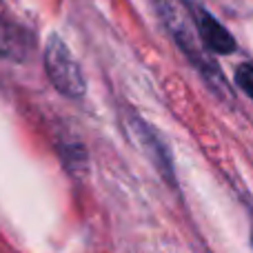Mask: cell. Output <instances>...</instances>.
Returning a JSON list of instances; mask_svg holds the SVG:
<instances>
[{"instance_id": "cell-1", "label": "cell", "mask_w": 253, "mask_h": 253, "mask_svg": "<svg viewBox=\"0 0 253 253\" xmlns=\"http://www.w3.org/2000/svg\"><path fill=\"white\" fill-rule=\"evenodd\" d=\"M153 7H156L162 25L171 34L173 42L198 69V74L211 87V91L218 93V98H229V84L220 74L215 60L202 47L200 36L196 31V22H193L191 7H189L187 0H153Z\"/></svg>"}, {"instance_id": "cell-2", "label": "cell", "mask_w": 253, "mask_h": 253, "mask_svg": "<svg viewBox=\"0 0 253 253\" xmlns=\"http://www.w3.org/2000/svg\"><path fill=\"white\" fill-rule=\"evenodd\" d=\"M44 71L47 78L62 96L67 98H83L87 91V83H84L83 69H80L78 60L74 58L71 49L58 34H51L44 44Z\"/></svg>"}, {"instance_id": "cell-3", "label": "cell", "mask_w": 253, "mask_h": 253, "mask_svg": "<svg viewBox=\"0 0 253 253\" xmlns=\"http://www.w3.org/2000/svg\"><path fill=\"white\" fill-rule=\"evenodd\" d=\"M126 129H129L131 138L133 142L138 144V149L153 162L156 171L165 178V182L169 184H175V173H173V162H171V156H169V149H167L165 140L158 135V131L153 129L149 123H144L140 116L135 114H129L126 118Z\"/></svg>"}, {"instance_id": "cell-4", "label": "cell", "mask_w": 253, "mask_h": 253, "mask_svg": "<svg viewBox=\"0 0 253 253\" xmlns=\"http://www.w3.org/2000/svg\"><path fill=\"white\" fill-rule=\"evenodd\" d=\"M191 7V13H193V22H196V31L200 36V42L207 51H213V53H233L238 49L236 44V38L229 34L227 27H222L205 7L200 4H193L189 2Z\"/></svg>"}, {"instance_id": "cell-5", "label": "cell", "mask_w": 253, "mask_h": 253, "mask_svg": "<svg viewBox=\"0 0 253 253\" xmlns=\"http://www.w3.org/2000/svg\"><path fill=\"white\" fill-rule=\"evenodd\" d=\"M36 49V38L27 27L0 16V58L16 62L29 60Z\"/></svg>"}, {"instance_id": "cell-6", "label": "cell", "mask_w": 253, "mask_h": 253, "mask_svg": "<svg viewBox=\"0 0 253 253\" xmlns=\"http://www.w3.org/2000/svg\"><path fill=\"white\" fill-rule=\"evenodd\" d=\"M62 156H65V165L69 167L71 171H80L87 169V151H84L83 142H62Z\"/></svg>"}, {"instance_id": "cell-7", "label": "cell", "mask_w": 253, "mask_h": 253, "mask_svg": "<svg viewBox=\"0 0 253 253\" xmlns=\"http://www.w3.org/2000/svg\"><path fill=\"white\" fill-rule=\"evenodd\" d=\"M236 84L253 100V65L251 62H242L236 69Z\"/></svg>"}]
</instances>
